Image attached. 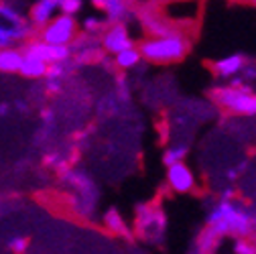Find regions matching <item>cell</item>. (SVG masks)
<instances>
[{
	"label": "cell",
	"instance_id": "obj_1",
	"mask_svg": "<svg viewBox=\"0 0 256 254\" xmlns=\"http://www.w3.org/2000/svg\"><path fill=\"white\" fill-rule=\"evenodd\" d=\"M256 226V220L250 216V212L236 204L234 200L222 198L208 214V228L216 232L220 238L224 236H236L244 238L252 232Z\"/></svg>",
	"mask_w": 256,
	"mask_h": 254
},
{
	"label": "cell",
	"instance_id": "obj_15",
	"mask_svg": "<svg viewBox=\"0 0 256 254\" xmlns=\"http://www.w3.org/2000/svg\"><path fill=\"white\" fill-rule=\"evenodd\" d=\"M104 226H106L112 234H116V236H128V234H130V232H128V226H126L122 214H120L116 208L106 210V214H104Z\"/></svg>",
	"mask_w": 256,
	"mask_h": 254
},
{
	"label": "cell",
	"instance_id": "obj_22",
	"mask_svg": "<svg viewBox=\"0 0 256 254\" xmlns=\"http://www.w3.org/2000/svg\"><path fill=\"white\" fill-rule=\"evenodd\" d=\"M10 112V104H0V116H6Z\"/></svg>",
	"mask_w": 256,
	"mask_h": 254
},
{
	"label": "cell",
	"instance_id": "obj_10",
	"mask_svg": "<svg viewBox=\"0 0 256 254\" xmlns=\"http://www.w3.org/2000/svg\"><path fill=\"white\" fill-rule=\"evenodd\" d=\"M246 66V57L242 53H232L228 57H222L218 61H214V74L220 78V80H230L234 76H240V72L244 70Z\"/></svg>",
	"mask_w": 256,
	"mask_h": 254
},
{
	"label": "cell",
	"instance_id": "obj_20",
	"mask_svg": "<svg viewBox=\"0 0 256 254\" xmlns=\"http://www.w3.org/2000/svg\"><path fill=\"white\" fill-rule=\"evenodd\" d=\"M28 246V238L26 236H14L8 240V248L14 252V254H22Z\"/></svg>",
	"mask_w": 256,
	"mask_h": 254
},
{
	"label": "cell",
	"instance_id": "obj_19",
	"mask_svg": "<svg viewBox=\"0 0 256 254\" xmlns=\"http://www.w3.org/2000/svg\"><path fill=\"white\" fill-rule=\"evenodd\" d=\"M232 250H234V254H256V244L244 236V238H236Z\"/></svg>",
	"mask_w": 256,
	"mask_h": 254
},
{
	"label": "cell",
	"instance_id": "obj_7",
	"mask_svg": "<svg viewBox=\"0 0 256 254\" xmlns=\"http://www.w3.org/2000/svg\"><path fill=\"white\" fill-rule=\"evenodd\" d=\"M102 47L106 53L116 55L126 47H132L134 41L130 37V30H128L126 22H108L102 30Z\"/></svg>",
	"mask_w": 256,
	"mask_h": 254
},
{
	"label": "cell",
	"instance_id": "obj_3",
	"mask_svg": "<svg viewBox=\"0 0 256 254\" xmlns=\"http://www.w3.org/2000/svg\"><path fill=\"white\" fill-rule=\"evenodd\" d=\"M214 102L230 114L236 116H256V94L250 90L248 84L234 88V86H222L212 92Z\"/></svg>",
	"mask_w": 256,
	"mask_h": 254
},
{
	"label": "cell",
	"instance_id": "obj_11",
	"mask_svg": "<svg viewBox=\"0 0 256 254\" xmlns=\"http://www.w3.org/2000/svg\"><path fill=\"white\" fill-rule=\"evenodd\" d=\"M47 68H49V63L43 57L30 53V51H22V61H20V70H18L20 76L30 78V80H39V78H45Z\"/></svg>",
	"mask_w": 256,
	"mask_h": 254
},
{
	"label": "cell",
	"instance_id": "obj_12",
	"mask_svg": "<svg viewBox=\"0 0 256 254\" xmlns=\"http://www.w3.org/2000/svg\"><path fill=\"white\" fill-rule=\"evenodd\" d=\"M90 2L106 14V22H124L128 16L126 0H90Z\"/></svg>",
	"mask_w": 256,
	"mask_h": 254
},
{
	"label": "cell",
	"instance_id": "obj_17",
	"mask_svg": "<svg viewBox=\"0 0 256 254\" xmlns=\"http://www.w3.org/2000/svg\"><path fill=\"white\" fill-rule=\"evenodd\" d=\"M82 26H84V30H86V35L92 37L94 33H102L104 26H106V20H102V18H98V16H88V18L82 22Z\"/></svg>",
	"mask_w": 256,
	"mask_h": 254
},
{
	"label": "cell",
	"instance_id": "obj_18",
	"mask_svg": "<svg viewBox=\"0 0 256 254\" xmlns=\"http://www.w3.org/2000/svg\"><path fill=\"white\" fill-rule=\"evenodd\" d=\"M84 8V0H59V12L76 16Z\"/></svg>",
	"mask_w": 256,
	"mask_h": 254
},
{
	"label": "cell",
	"instance_id": "obj_2",
	"mask_svg": "<svg viewBox=\"0 0 256 254\" xmlns=\"http://www.w3.org/2000/svg\"><path fill=\"white\" fill-rule=\"evenodd\" d=\"M138 51L142 59L148 63H156V66H167V63H177L187 57L191 49V41L181 30H173L167 35H150L142 39L138 45Z\"/></svg>",
	"mask_w": 256,
	"mask_h": 254
},
{
	"label": "cell",
	"instance_id": "obj_8",
	"mask_svg": "<svg viewBox=\"0 0 256 254\" xmlns=\"http://www.w3.org/2000/svg\"><path fill=\"white\" fill-rule=\"evenodd\" d=\"M165 179H167L169 189H171V192H175V194H191L196 189V185H198L194 169H191L185 161L169 165Z\"/></svg>",
	"mask_w": 256,
	"mask_h": 254
},
{
	"label": "cell",
	"instance_id": "obj_14",
	"mask_svg": "<svg viewBox=\"0 0 256 254\" xmlns=\"http://www.w3.org/2000/svg\"><path fill=\"white\" fill-rule=\"evenodd\" d=\"M140 61H142V55H140V51H138L136 45L126 47V49H122L120 53L114 55V66L118 70H122V72H128V70L136 68Z\"/></svg>",
	"mask_w": 256,
	"mask_h": 254
},
{
	"label": "cell",
	"instance_id": "obj_5",
	"mask_svg": "<svg viewBox=\"0 0 256 254\" xmlns=\"http://www.w3.org/2000/svg\"><path fill=\"white\" fill-rule=\"evenodd\" d=\"M0 33H4L12 39V43H24L35 33V28L30 26L28 18H24L18 10L0 4Z\"/></svg>",
	"mask_w": 256,
	"mask_h": 254
},
{
	"label": "cell",
	"instance_id": "obj_21",
	"mask_svg": "<svg viewBox=\"0 0 256 254\" xmlns=\"http://www.w3.org/2000/svg\"><path fill=\"white\" fill-rule=\"evenodd\" d=\"M240 76H242L244 82H252V80H256V68L250 66V63L246 61V66H244V70L240 72Z\"/></svg>",
	"mask_w": 256,
	"mask_h": 254
},
{
	"label": "cell",
	"instance_id": "obj_16",
	"mask_svg": "<svg viewBox=\"0 0 256 254\" xmlns=\"http://www.w3.org/2000/svg\"><path fill=\"white\" fill-rule=\"evenodd\" d=\"M189 154V144L187 142H181V144H171L165 148L163 152V165L169 167L173 163H181L185 161V156Z\"/></svg>",
	"mask_w": 256,
	"mask_h": 254
},
{
	"label": "cell",
	"instance_id": "obj_4",
	"mask_svg": "<svg viewBox=\"0 0 256 254\" xmlns=\"http://www.w3.org/2000/svg\"><path fill=\"white\" fill-rule=\"evenodd\" d=\"M35 33L43 43L49 45H72L78 37V20L76 16L59 12Z\"/></svg>",
	"mask_w": 256,
	"mask_h": 254
},
{
	"label": "cell",
	"instance_id": "obj_13",
	"mask_svg": "<svg viewBox=\"0 0 256 254\" xmlns=\"http://www.w3.org/2000/svg\"><path fill=\"white\" fill-rule=\"evenodd\" d=\"M22 61V49L16 45L0 47V72L2 74H18Z\"/></svg>",
	"mask_w": 256,
	"mask_h": 254
},
{
	"label": "cell",
	"instance_id": "obj_6",
	"mask_svg": "<svg viewBox=\"0 0 256 254\" xmlns=\"http://www.w3.org/2000/svg\"><path fill=\"white\" fill-rule=\"evenodd\" d=\"M165 230H167V218L161 210H152L148 206L138 210V216H136V234L138 236H142L144 240H150V242H158V240H163Z\"/></svg>",
	"mask_w": 256,
	"mask_h": 254
},
{
	"label": "cell",
	"instance_id": "obj_9",
	"mask_svg": "<svg viewBox=\"0 0 256 254\" xmlns=\"http://www.w3.org/2000/svg\"><path fill=\"white\" fill-rule=\"evenodd\" d=\"M55 14H59V0H35L28 8V22L35 30H39Z\"/></svg>",
	"mask_w": 256,
	"mask_h": 254
}]
</instances>
